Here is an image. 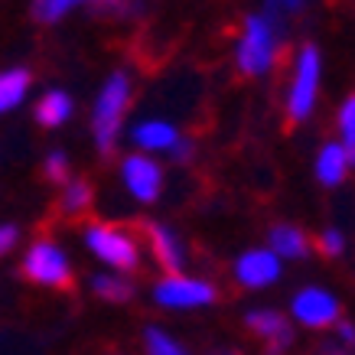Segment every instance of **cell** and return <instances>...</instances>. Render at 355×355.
<instances>
[{"label": "cell", "mask_w": 355, "mask_h": 355, "mask_svg": "<svg viewBox=\"0 0 355 355\" xmlns=\"http://www.w3.org/2000/svg\"><path fill=\"white\" fill-rule=\"evenodd\" d=\"M128 105H130V82L124 72H114L95 105V140L101 157H108V160L114 157V147H118L121 118H124Z\"/></svg>", "instance_id": "1"}, {"label": "cell", "mask_w": 355, "mask_h": 355, "mask_svg": "<svg viewBox=\"0 0 355 355\" xmlns=\"http://www.w3.org/2000/svg\"><path fill=\"white\" fill-rule=\"evenodd\" d=\"M20 274L33 284H43V287H55V291L72 293L76 291V277H72V268L69 261L53 241H36V245L26 251L23 258Z\"/></svg>", "instance_id": "2"}, {"label": "cell", "mask_w": 355, "mask_h": 355, "mask_svg": "<svg viewBox=\"0 0 355 355\" xmlns=\"http://www.w3.org/2000/svg\"><path fill=\"white\" fill-rule=\"evenodd\" d=\"M277 33L280 26L264 13L245 20V36H241V46H238V69L245 76H261L274 62V36Z\"/></svg>", "instance_id": "3"}, {"label": "cell", "mask_w": 355, "mask_h": 355, "mask_svg": "<svg viewBox=\"0 0 355 355\" xmlns=\"http://www.w3.org/2000/svg\"><path fill=\"white\" fill-rule=\"evenodd\" d=\"M316 82H320V49L306 43L300 49V62H297V76L287 98V130L297 128L306 114H310L313 101H316Z\"/></svg>", "instance_id": "4"}, {"label": "cell", "mask_w": 355, "mask_h": 355, "mask_svg": "<svg viewBox=\"0 0 355 355\" xmlns=\"http://www.w3.org/2000/svg\"><path fill=\"white\" fill-rule=\"evenodd\" d=\"M85 241L98 258L108 261L111 268H118V270H134L137 268V241H134L124 228L92 222L88 232H85Z\"/></svg>", "instance_id": "5"}, {"label": "cell", "mask_w": 355, "mask_h": 355, "mask_svg": "<svg viewBox=\"0 0 355 355\" xmlns=\"http://www.w3.org/2000/svg\"><path fill=\"white\" fill-rule=\"evenodd\" d=\"M124 232H140V235L147 238L157 264H160L170 277H176V270L183 268V254H180V245H176V238H173L170 228L157 225V222H147V218H130L128 225H124Z\"/></svg>", "instance_id": "6"}, {"label": "cell", "mask_w": 355, "mask_h": 355, "mask_svg": "<svg viewBox=\"0 0 355 355\" xmlns=\"http://www.w3.org/2000/svg\"><path fill=\"white\" fill-rule=\"evenodd\" d=\"M157 303L163 306H202V303H216L218 293L202 284V280H186V277H166L157 284Z\"/></svg>", "instance_id": "7"}, {"label": "cell", "mask_w": 355, "mask_h": 355, "mask_svg": "<svg viewBox=\"0 0 355 355\" xmlns=\"http://www.w3.org/2000/svg\"><path fill=\"white\" fill-rule=\"evenodd\" d=\"M245 326L254 336H258L261 343H264L268 355H280L284 349H287V345L293 343L291 323H287L280 313H274V310H254V313H248V316H245Z\"/></svg>", "instance_id": "8"}, {"label": "cell", "mask_w": 355, "mask_h": 355, "mask_svg": "<svg viewBox=\"0 0 355 355\" xmlns=\"http://www.w3.org/2000/svg\"><path fill=\"white\" fill-rule=\"evenodd\" d=\"M124 183H128L130 196L140 199V202H153L160 196V186H163V176H160V166L147 157H128L124 160Z\"/></svg>", "instance_id": "9"}, {"label": "cell", "mask_w": 355, "mask_h": 355, "mask_svg": "<svg viewBox=\"0 0 355 355\" xmlns=\"http://www.w3.org/2000/svg\"><path fill=\"white\" fill-rule=\"evenodd\" d=\"M293 316L306 326H329L339 320V303L329 297L326 291H310L297 293V300H293Z\"/></svg>", "instance_id": "10"}, {"label": "cell", "mask_w": 355, "mask_h": 355, "mask_svg": "<svg viewBox=\"0 0 355 355\" xmlns=\"http://www.w3.org/2000/svg\"><path fill=\"white\" fill-rule=\"evenodd\" d=\"M92 202H95V186L88 180H76L53 205V216L59 222H78V218L92 222Z\"/></svg>", "instance_id": "11"}, {"label": "cell", "mask_w": 355, "mask_h": 355, "mask_svg": "<svg viewBox=\"0 0 355 355\" xmlns=\"http://www.w3.org/2000/svg\"><path fill=\"white\" fill-rule=\"evenodd\" d=\"M280 274L277 258L270 251H248L241 254L235 264V277L245 284V287H264V284H274Z\"/></svg>", "instance_id": "12"}, {"label": "cell", "mask_w": 355, "mask_h": 355, "mask_svg": "<svg viewBox=\"0 0 355 355\" xmlns=\"http://www.w3.org/2000/svg\"><path fill=\"white\" fill-rule=\"evenodd\" d=\"M69 114H72V98L65 92H49L36 101V121L43 128H59V124H65Z\"/></svg>", "instance_id": "13"}, {"label": "cell", "mask_w": 355, "mask_h": 355, "mask_svg": "<svg viewBox=\"0 0 355 355\" xmlns=\"http://www.w3.org/2000/svg\"><path fill=\"white\" fill-rule=\"evenodd\" d=\"M270 245H274V251H280L284 258H306L310 238L293 225H274L270 228Z\"/></svg>", "instance_id": "14"}, {"label": "cell", "mask_w": 355, "mask_h": 355, "mask_svg": "<svg viewBox=\"0 0 355 355\" xmlns=\"http://www.w3.org/2000/svg\"><path fill=\"white\" fill-rule=\"evenodd\" d=\"M134 140L144 150H170L176 144V130L170 124H160V121H147V124L134 128Z\"/></svg>", "instance_id": "15"}, {"label": "cell", "mask_w": 355, "mask_h": 355, "mask_svg": "<svg viewBox=\"0 0 355 355\" xmlns=\"http://www.w3.org/2000/svg\"><path fill=\"white\" fill-rule=\"evenodd\" d=\"M345 166H349V160H345V150H343V147L326 144L323 153H320V160H316V176H320V183L336 186V183H343Z\"/></svg>", "instance_id": "16"}, {"label": "cell", "mask_w": 355, "mask_h": 355, "mask_svg": "<svg viewBox=\"0 0 355 355\" xmlns=\"http://www.w3.org/2000/svg\"><path fill=\"white\" fill-rule=\"evenodd\" d=\"M30 85V72L26 69H13L0 76V111H10L13 105H20V98L26 95Z\"/></svg>", "instance_id": "17"}, {"label": "cell", "mask_w": 355, "mask_h": 355, "mask_svg": "<svg viewBox=\"0 0 355 355\" xmlns=\"http://www.w3.org/2000/svg\"><path fill=\"white\" fill-rule=\"evenodd\" d=\"M92 291H95L101 300L124 303L134 297V284H130V280H121V277H108V274H98V277H92Z\"/></svg>", "instance_id": "18"}, {"label": "cell", "mask_w": 355, "mask_h": 355, "mask_svg": "<svg viewBox=\"0 0 355 355\" xmlns=\"http://www.w3.org/2000/svg\"><path fill=\"white\" fill-rule=\"evenodd\" d=\"M339 128H343V137H345V160L355 163V95L349 98L339 111Z\"/></svg>", "instance_id": "19"}, {"label": "cell", "mask_w": 355, "mask_h": 355, "mask_svg": "<svg viewBox=\"0 0 355 355\" xmlns=\"http://www.w3.org/2000/svg\"><path fill=\"white\" fill-rule=\"evenodd\" d=\"M144 343H147V355H186V349L180 343H173L166 333L160 329H147L144 333Z\"/></svg>", "instance_id": "20"}, {"label": "cell", "mask_w": 355, "mask_h": 355, "mask_svg": "<svg viewBox=\"0 0 355 355\" xmlns=\"http://www.w3.org/2000/svg\"><path fill=\"white\" fill-rule=\"evenodd\" d=\"M76 3H69V0H40V3H33L30 10H33V20L36 23H55V20H62L65 13L72 10Z\"/></svg>", "instance_id": "21"}, {"label": "cell", "mask_w": 355, "mask_h": 355, "mask_svg": "<svg viewBox=\"0 0 355 355\" xmlns=\"http://www.w3.org/2000/svg\"><path fill=\"white\" fill-rule=\"evenodd\" d=\"M43 176H46V183H53V186H62L65 180H69V160H65V153L55 150L46 157Z\"/></svg>", "instance_id": "22"}, {"label": "cell", "mask_w": 355, "mask_h": 355, "mask_svg": "<svg viewBox=\"0 0 355 355\" xmlns=\"http://www.w3.org/2000/svg\"><path fill=\"white\" fill-rule=\"evenodd\" d=\"M316 251L323 258H339L343 254V235L339 232H323V235L316 238Z\"/></svg>", "instance_id": "23"}, {"label": "cell", "mask_w": 355, "mask_h": 355, "mask_svg": "<svg viewBox=\"0 0 355 355\" xmlns=\"http://www.w3.org/2000/svg\"><path fill=\"white\" fill-rule=\"evenodd\" d=\"M170 153H173V160L176 163H186L189 157H193V144H189V140H176V144L170 147Z\"/></svg>", "instance_id": "24"}, {"label": "cell", "mask_w": 355, "mask_h": 355, "mask_svg": "<svg viewBox=\"0 0 355 355\" xmlns=\"http://www.w3.org/2000/svg\"><path fill=\"white\" fill-rule=\"evenodd\" d=\"M13 245H17V228L3 225V228H0V254H7Z\"/></svg>", "instance_id": "25"}, {"label": "cell", "mask_w": 355, "mask_h": 355, "mask_svg": "<svg viewBox=\"0 0 355 355\" xmlns=\"http://www.w3.org/2000/svg\"><path fill=\"white\" fill-rule=\"evenodd\" d=\"M339 333H343V339H345V343H355V326H349V323H339Z\"/></svg>", "instance_id": "26"}, {"label": "cell", "mask_w": 355, "mask_h": 355, "mask_svg": "<svg viewBox=\"0 0 355 355\" xmlns=\"http://www.w3.org/2000/svg\"><path fill=\"white\" fill-rule=\"evenodd\" d=\"M320 355H345V352L336 349V345H320Z\"/></svg>", "instance_id": "27"}]
</instances>
